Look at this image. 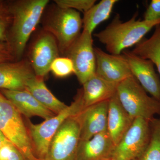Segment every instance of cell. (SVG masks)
Masks as SVG:
<instances>
[{"mask_svg": "<svg viewBox=\"0 0 160 160\" xmlns=\"http://www.w3.org/2000/svg\"><path fill=\"white\" fill-rule=\"evenodd\" d=\"M0 52H8L11 54L10 48L7 43L0 42Z\"/></svg>", "mask_w": 160, "mask_h": 160, "instance_id": "obj_29", "label": "cell"}, {"mask_svg": "<svg viewBox=\"0 0 160 160\" xmlns=\"http://www.w3.org/2000/svg\"><path fill=\"white\" fill-rule=\"evenodd\" d=\"M6 138L3 135L2 132L0 130V148H1V146H2V144L3 143V142L5 141V140L6 139Z\"/></svg>", "mask_w": 160, "mask_h": 160, "instance_id": "obj_30", "label": "cell"}, {"mask_svg": "<svg viewBox=\"0 0 160 160\" xmlns=\"http://www.w3.org/2000/svg\"><path fill=\"white\" fill-rule=\"evenodd\" d=\"M77 115L68 118L60 126L50 142L44 160H78L80 126Z\"/></svg>", "mask_w": 160, "mask_h": 160, "instance_id": "obj_7", "label": "cell"}, {"mask_svg": "<svg viewBox=\"0 0 160 160\" xmlns=\"http://www.w3.org/2000/svg\"><path fill=\"white\" fill-rule=\"evenodd\" d=\"M117 95L124 109L132 118H142L150 121L160 115V102L149 96L132 75L119 83Z\"/></svg>", "mask_w": 160, "mask_h": 160, "instance_id": "obj_6", "label": "cell"}, {"mask_svg": "<svg viewBox=\"0 0 160 160\" xmlns=\"http://www.w3.org/2000/svg\"><path fill=\"white\" fill-rule=\"evenodd\" d=\"M12 20L9 3L0 1V42H7Z\"/></svg>", "mask_w": 160, "mask_h": 160, "instance_id": "obj_23", "label": "cell"}, {"mask_svg": "<svg viewBox=\"0 0 160 160\" xmlns=\"http://www.w3.org/2000/svg\"><path fill=\"white\" fill-rule=\"evenodd\" d=\"M118 84L106 81L95 73L82 85L84 108L109 101L116 94Z\"/></svg>", "mask_w": 160, "mask_h": 160, "instance_id": "obj_18", "label": "cell"}, {"mask_svg": "<svg viewBox=\"0 0 160 160\" xmlns=\"http://www.w3.org/2000/svg\"><path fill=\"white\" fill-rule=\"evenodd\" d=\"M25 89L46 108L55 114L67 108V105L61 102L50 92L44 82L43 78L35 76L27 81Z\"/></svg>", "mask_w": 160, "mask_h": 160, "instance_id": "obj_19", "label": "cell"}, {"mask_svg": "<svg viewBox=\"0 0 160 160\" xmlns=\"http://www.w3.org/2000/svg\"><path fill=\"white\" fill-rule=\"evenodd\" d=\"M50 9L43 18V29L54 37L60 53L65 56L82 33V18L78 11L63 9L56 4Z\"/></svg>", "mask_w": 160, "mask_h": 160, "instance_id": "obj_4", "label": "cell"}, {"mask_svg": "<svg viewBox=\"0 0 160 160\" xmlns=\"http://www.w3.org/2000/svg\"><path fill=\"white\" fill-rule=\"evenodd\" d=\"M9 159H1L0 158V160H8Z\"/></svg>", "mask_w": 160, "mask_h": 160, "instance_id": "obj_32", "label": "cell"}, {"mask_svg": "<svg viewBox=\"0 0 160 160\" xmlns=\"http://www.w3.org/2000/svg\"><path fill=\"white\" fill-rule=\"evenodd\" d=\"M135 13L128 21L123 22L118 14L105 29L94 34L106 50L112 54L120 55L123 51L139 42L154 27L160 24V19L153 21L137 19Z\"/></svg>", "mask_w": 160, "mask_h": 160, "instance_id": "obj_2", "label": "cell"}, {"mask_svg": "<svg viewBox=\"0 0 160 160\" xmlns=\"http://www.w3.org/2000/svg\"><path fill=\"white\" fill-rule=\"evenodd\" d=\"M103 160H113L112 159V158H108L105 159Z\"/></svg>", "mask_w": 160, "mask_h": 160, "instance_id": "obj_31", "label": "cell"}, {"mask_svg": "<svg viewBox=\"0 0 160 160\" xmlns=\"http://www.w3.org/2000/svg\"><path fill=\"white\" fill-rule=\"evenodd\" d=\"M92 35L83 30L65 56L72 62L74 74L82 85L95 72L96 58Z\"/></svg>", "mask_w": 160, "mask_h": 160, "instance_id": "obj_9", "label": "cell"}, {"mask_svg": "<svg viewBox=\"0 0 160 160\" xmlns=\"http://www.w3.org/2000/svg\"><path fill=\"white\" fill-rule=\"evenodd\" d=\"M49 3L48 0H18L9 3L12 20L7 43L17 61L22 59L29 38Z\"/></svg>", "mask_w": 160, "mask_h": 160, "instance_id": "obj_1", "label": "cell"}, {"mask_svg": "<svg viewBox=\"0 0 160 160\" xmlns=\"http://www.w3.org/2000/svg\"><path fill=\"white\" fill-rule=\"evenodd\" d=\"M150 138L149 121L136 118L119 142L115 146L111 158L113 160H134L146 149Z\"/></svg>", "mask_w": 160, "mask_h": 160, "instance_id": "obj_8", "label": "cell"}, {"mask_svg": "<svg viewBox=\"0 0 160 160\" xmlns=\"http://www.w3.org/2000/svg\"><path fill=\"white\" fill-rule=\"evenodd\" d=\"M118 2L117 0H102L95 4L84 13L83 30L92 34L99 24L109 18L115 5Z\"/></svg>", "mask_w": 160, "mask_h": 160, "instance_id": "obj_20", "label": "cell"}, {"mask_svg": "<svg viewBox=\"0 0 160 160\" xmlns=\"http://www.w3.org/2000/svg\"><path fill=\"white\" fill-rule=\"evenodd\" d=\"M60 51L54 37L42 29L31 43L29 60L36 76L43 78L48 74L54 60L59 57Z\"/></svg>", "mask_w": 160, "mask_h": 160, "instance_id": "obj_10", "label": "cell"}, {"mask_svg": "<svg viewBox=\"0 0 160 160\" xmlns=\"http://www.w3.org/2000/svg\"><path fill=\"white\" fill-rule=\"evenodd\" d=\"M13 56L8 52H0V63L11 62L14 60Z\"/></svg>", "mask_w": 160, "mask_h": 160, "instance_id": "obj_28", "label": "cell"}, {"mask_svg": "<svg viewBox=\"0 0 160 160\" xmlns=\"http://www.w3.org/2000/svg\"><path fill=\"white\" fill-rule=\"evenodd\" d=\"M114 147L109 132L106 130L95 135L90 139L80 140L78 160H103L111 158Z\"/></svg>", "mask_w": 160, "mask_h": 160, "instance_id": "obj_16", "label": "cell"}, {"mask_svg": "<svg viewBox=\"0 0 160 160\" xmlns=\"http://www.w3.org/2000/svg\"><path fill=\"white\" fill-rule=\"evenodd\" d=\"M150 138L149 144L138 157L134 160H160V118L149 121Z\"/></svg>", "mask_w": 160, "mask_h": 160, "instance_id": "obj_22", "label": "cell"}, {"mask_svg": "<svg viewBox=\"0 0 160 160\" xmlns=\"http://www.w3.org/2000/svg\"><path fill=\"white\" fill-rule=\"evenodd\" d=\"M0 92L13 104L19 112L27 118L38 116L47 120L56 115L42 105L26 89H0Z\"/></svg>", "mask_w": 160, "mask_h": 160, "instance_id": "obj_15", "label": "cell"}, {"mask_svg": "<svg viewBox=\"0 0 160 160\" xmlns=\"http://www.w3.org/2000/svg\"><path fill=\"white\" fill-rule=\"evenodd\" d=\"M131 52L140 57L151 61L156 66L160 76V24L155 26L151 37L142 39Z\"/></svg>", "mask_w": 160, "mask_h": 160, "instance_id": "obj_21", "label": "cell"}, {"mask_svg": "<svg viewBox=\"0 0 160 160\" xmlns=\"http://www.w3.org/2000/svg\"><path fill=\"white\" fill-rule=\"evenodd\" d=\"M84 108L82 89H79L71 105L43 122L34 124L26 118L25 123L35 155L39 160H44L46 158L50 142L64 121L79 114Z\"/></svg>", "mask_w": 160, "mask_h": 160, "instance_id": "obj_3", "label": "cell"}, {"mask_svg": "<svg viewBox=\"0 0 160 160\" xmlns=\"http://www.w3.org/2000/svg\"><path fill=\"white\" fill-rule=\"evenodd\" d=\"M122 53L125 56L133 77L146 92L160 102V79L153 63L138 56L131 51L125 50Z\"/></svg>", "mask_w": 160, "mask_h": 160, "instance_id": "obj_12", "label": "cell"}, {"mask_svg": "<svg viewBox=\"0 0 160 160\" xmlns=\"http://www.w3.org/2000/svg\"><path fill=\"white\" fill-rule=\"evenodd\" d=\"M35 76L28 59L0 63V89L25 90L27 81Z\"/></svg>", "mask_w": 160, "mask_h": 160, "instance_id": "obj_14", "label": "cell"}, {"mask_svg": "<svg viewBox=\"0 0 160 160\" xmlns=\"http://www.w3.org/2000/svg\"><path fill=\"white\" fill-rule=\"evenodd\" d=\"M134 120L123 108L117 93L109 100L107 130L115 146L119 142Z\"/></svg>", "mask_w": 160, "mask_h": 160, "instance_id": "obj_17", "label": "cell"}, {"mask_svg": "<svg viewBox=\"0 0 160 160\" xmlns=\"http://www.w3.org/2000/svg\"><path fill=\"white\" fill-rule=\"evenodd\" d=\"M26 160L23 156L22 153L13 145L12 144L11 150L9 154V160Z\"/></svg>", "mask_w": 160, "mask_h": 160, "instance_id": "obj_27", "label": "cell"}, {"mask_svg": "<svg viewBox=\"0 0 160 160\" xmlns=\"http://www.w3.org/2000/svg\"><path fill=\"white\" fill-rule=\"evenodd\" d=\"M0 130L26 160H39L35 155L22 115L0 92Z\"/></svg>", "mask_w": 160, "mask_h": 160, "instance_id": "obj_5", "label": "cell"}, {"mask_svg": "<svg viewBox=\"0 0 160 160\" xmlns=\"http://www.w3.org/2000/svg\"><path fill=\"white\" fill-rule=\"evenodd\" d=\"M108 102L104 101L84 108L77 115L80 126V141L90 139L107 129Z\"/></svg>", "mask_w": 160, "mask_h": 160, "instance_id": "obj_13", "label": "cell"}, {"mask_svg": "<svg viewBox=\"0 0 160 160\" xmlns=\"http://www.w3.org/2000/svg\"><path fill=\"white\" fill-rule=\"evenodd\" d=\"M95 74L111 82L119 83L132 75L125 56L112 54L94 48Z\"/></svg>", "mask_w": 160, "mask_h": 160, "instance_id": "obj_11", "label": "cell"}, {"mask_svg": "<svg viewBox=\"0 0 160 160\" xmlns=\"http://www.w3.org/2000/svg\"><path fill=\"white\" fill-rule=\"evenodd\" d=\"M50 71L58 78L67 77L74 73V67L71 60L66 57H58L52 64Z\"/></svg>", "mask_w": 160, "mask_h": 160, "instance_id": "obj_24", "label": "cell"}, {"mask_svg": "<svg viewBox=\"0 0 160 160\" xmlns=\"http://www.w3.org/2000/svg\"><path fill=\"white\" fill-rule=\"evenodd\" d=\"M160 19V0H152L144 14V20L147 21Z\"/></svg>", "mask_w": 160, "mask_h": 160, "instance_id": "obj_26", "label": "cell"}, {"mask_svg": "<svg viewBox=\"0 0 160 160\" xmlns=\"http://www.w3.org/2000/svg\"><path fill=\"white\" fill-rule=\"evenodd\" d=\"M57 6L61 8L72 9L85 13L95 4V0H55Z\"/></svg>", "mask_w": 160, "mask_h": 160, "instance_id": "obj_25", "label": "cell"}]
</instances>
